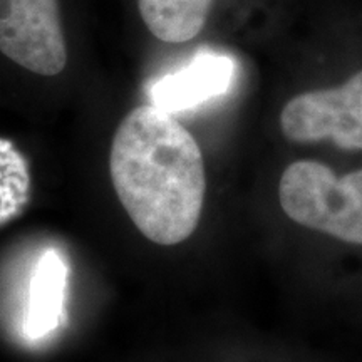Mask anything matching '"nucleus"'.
I'll use <instances>...</instances> for the list:
<instances>
[{"label":"nucleus","instance_id":"obj_1","mask_svg":"<svg viewBox=\"0 0 362 362\" xmlns=\"http://www.w3.org/2000/svg\"><path fill=\"white\" fill-rule=\"evenodd\" d=\"M112 187L136 228L158 245L185 242L200 221L205 161L189 131L146 104L129 112L111 144Z\"/></svg>","mask_w":362,"mask_h":362},{"label":"nucleus","instance_id":"obj_2","mask_svg":"<svg viewBox=\"0 0 362 362\" xmlns=\"http://www.w3.org/2000/svg\"><path fill=\"white\" fill-rule=\"evenodd\" d=\"M279 198L296 223L362 245V170L337 176L324 163L296 161L280 178Z\"/></svg>","mask_w":362,"mask_h":362},{"label":"nucleus","instance_id":"obj_3","mask_svg":"<svg viewBox=\"0 0 362 362\" xmlns=\"http://www.w3.org/2000/svg\"><path fill=\"white\" fill-rule=\"evenodd\" d=\"M280 126L293 143L330 139L341 149L362 151V71L341 88L309 90L291 99Z\"/></svg>","mask_w":362,"mask_h":362},{"label":"nucleus","instance_id":"obj_4","mask_svg":"<svg viewBox=\"0 0 362 362\" xmlns=\"http://www.w3.org/2000/svg\"><path fill=\"white\" fill-rule=\"evenodd\" d=\"M0 52L34 74L64 71L67 47L59 0H0Z\"/></svg>","mask_w":362,"mask_h":362},{"label":"nucleus","instance_id":"obj_5","mask_svg":"<svg viewBox=\"0 0 362 362\" xmlns=\"http://www.w3.org/2000/svg\"><path fill=\"white\" fill-rule=\"evenodd\" d=\"M237 76V62L228 54L202 49L187 66L161 76L149 86L148 96L153 106L181 115L225 96Z\"/></svg>","mask_w":362,"mask_h":362},{"label":"nucleus","instance_id":"obj_6","mask_svg":"<svg viewBox=\"0 0 362 362\" xmlns=\"http://www.w3.org/2000/svg\"><path fill=\"white\" fill-rule=\"evenodd\" d=\"M67 264L57 250H45L30 280L29 305L24 322L25 336L42 339L62 322L66 304Z\"/></svg>","mask_w":362,"mask_h":362},{"label":"nucleus","instance_id":"obj_7","mask_svg":"<svg viewBox=\"0 0 362 362\" xmlns=\"http://www.w3.org/2000/svg\"><path fill=\"white\" fill-rule=\"evenodd\" d=\"M214 0H138L149 33L163 42H188L202 33Z\"/></svg>","mask_w":362,"mask_h":362},{"label":"nucleus","instance_id":"obj_8","mask_svg":"<svg viewBox=\"0 0 362 362\" xmlns=\"http://www.w3.org/2000/svg\"><path fill=\"white\" fill-rule=\"evenodd\" d=\"M29 194V171L24 158L7 139L0 138V221L12 218Z\"/></svg>","mask_w":362,"mask_h":362}]
</instances>
